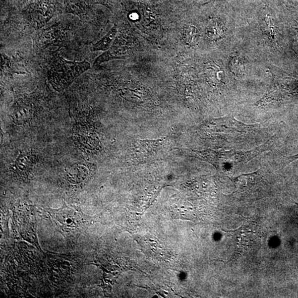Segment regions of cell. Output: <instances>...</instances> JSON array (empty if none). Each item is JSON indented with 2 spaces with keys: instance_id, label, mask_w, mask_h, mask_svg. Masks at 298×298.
<instances>
[{
  "instance_id": "obj_8",
  "label": "cell",
  "mask_w": 298,
  "mask_h": 298,
  "mask_svg": "<svg viewBox=\"0 0 298 298\" xmlns=\"http://www.w3.org/2000/svg\"><path fill=\"white\" fill-rule=\"evenodd\" d=\"M230 65H231L230 66H231V69L233 72H238L240 70H242V69H241L240 63H239L236 58H233Z\"/></svg>"
},
{
  "instance_id": "obj_10",
  "label": "cell",
  "mask_w": 298,
  "mask_h": 298,
  "mask_svg": "<svg viewBox=\"0 0 298 298\" xmlns=\"http://www.w3.org/2000/svg\"><path fill=\"white\" fill-rule=\"evenodd\" d=\"M130 18L132 20H136V19H138L139 17L137 14L133 13L130 14Z\"/></svg>"
},
{
  "instance_id": "obj_4",
  "label": "cell",
  "mask_w": 298,
  "mask_h": 298,
  "mask_svg": "<svg viewBox=\"0 0 298 298\" xmlns=\"http://www.w3.org/2000/svg\"><path fill=\"white\" fill-rule=\"evenodd\" d=\"M54 220L63 231L72 232L80 227L81 219L79 214L70 208H62L52 211Z\"/></svg>"
},
{
  "instance_id": "obj_3",
  "label": "cell",
  "mask_w": 298,
  "mask_h": 298,
  "mask_svg": "<svg viewBox=\"0 0 298 298\" xmlns=\"http://www.w3.org/2000/svg\"><path fill=\"white\" fill-rule=\"evenodd\" d=\"M258 127L257 125L244 124L233 117H228L212 120L208 128L213 133L221 136L222 138L233 142L246 138L251 134V131H255Z\"/></svg>"
},
{
  "instance_id": "obj_2",
  "label": "cell",
  "mask_w": 298,
  "mask_h": 298,
  "mask_svg": "<svg viewBox=\"0 0 298 298\" xmlns=\"http://www.w3.org/2000/svg\"><path fill=\"white\" fill-rule=\"evenodd\" d=\"M90 68V63L86 60L71 61L61 57L56 56L51 62L49 78L56 89L62 90L69 86L78 76Z\"/></svg>"
},
{
  "instance_id": "obj_5",
  "label": "cell",
  "mask_w": 298,
  "mask_h": 298,
  "mask_svg": "<svg viewBox=\"0 0 298 298\" xmlns=\"http://www.w3.org/2000/svg\"><path fill=\"white\" fill-rule=\"evenodd\" d=\"M28 11L35 22L43 24L47 22L53 17L56 7L51 0H37L29 5Z\"/></svg>"
},
{
  "instance_id": "obj_6",
  "label": "cell",
  "mask_w": 298,
  "mask_h": 298,
  "mask_svg": "<svg viewBox=\"0 0 298 298\" xmlns=\"http://www.w3.org/2000/svg\"><path fill=\"white\" fill-rule=\"evenodd\" d=\"M96 4H101L110 9L112 7L110 0H65L68 12L79 16L86 15L87 12Z\"/></svg>"
},
{
  "instance_id": "obj_9",
  "label": "cell",
  "mask_w": 298,
  "mask_h": 298,
  "mask_svg": "<svg viewBox=\"0 0 298 298\" xmlns=\"http://www.w3.org/2000/svg\"><path fill=\"white\" fill-rule=\"evenodd\" d=\"M298 159V154L297 155L289 156V157H287L285 163L286 164H290L296 160Z\"/></svg>"
},
{
  "instance_id": "obj_1",
  "label": "cell",
  "mask_w": 298,
  "mask_h": 298,
  "mask_svg": "<svg viewBox=\"0 0 298 298\" xmlns=\"http://www.w3.org/2000/svg\"><path fill=\"white\" fill-rule=\"evenodd\" d=\"M271 145V141H268L266 144L247 151L207 150L198 151L196 154L202 160L213 165L218 170L229 174L241 168L249 161L269 149Z\"/></svg>"
},
{
  "instance_id": "obj_7",
  "label": "cell",
  "mask_w": 298,
  "mask_h": 298,
  "mask_svg": "<svg viewBox=\"0 0 298 298\" xmlns=\"http://www.w3.org/2000/svg\"><path fill=\"white\" fill-rule=\"evenodd\" d=\"M117 34V27L115 25L110 32L93 46L94 51H106L109 50L113 43Z\"/></svg>"
}]
</instances>
